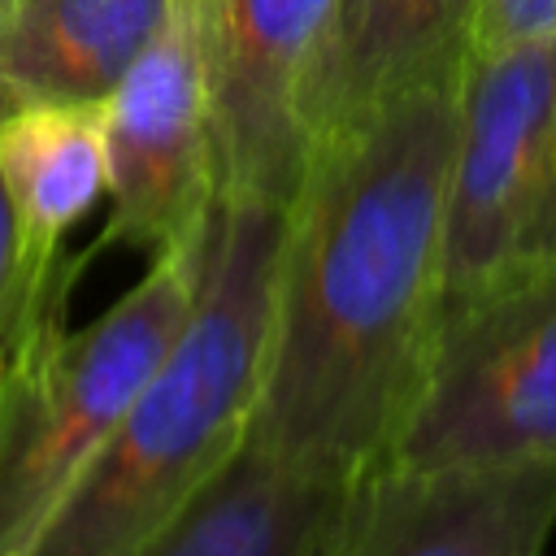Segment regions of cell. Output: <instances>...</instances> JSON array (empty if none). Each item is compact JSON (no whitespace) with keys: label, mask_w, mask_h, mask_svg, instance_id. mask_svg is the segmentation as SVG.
<instances>
[{"label":"cell","mask_w":556,"mask_h":556,"mask_svg":"<svg viewBox=\"0 0 556 556\" xmlns=\"http://www.w3.org/2000/svg\"><path fill=\"white\" fill-rule=\"evenodd\" d=\"M456 113L460 74L313 135L287 208L248 434L343 486L387 465L443 321Z\"/></svg>","instance_id":"cell-1"},{"label":"cell","mask_w":556,"mask_h":556,"mask_svg":"<svg viewBox=\"0 0 556 556\" xmlns=\"http://www.w3.org/2000/svg\"><path fill=\"white\" fill-rule=\"evenodd\" d=\"M287 208L213 204L195 304L30 556H135L243 443Z\"/></svg>","instance_id":"cell-2"},{"label":"cell","mask_w":556,"mask_h":556,"mask_svg":"<svg viewBox=\"0 0 556 556\" xmlns=\"http://www.w3.org/2000/svg\"><path fill=\"white\" fill-rule=\"evenodd\" d=\"M348 486L308 473L252 434L135 556H313Z\"/></svg>","instance_id":"cell-10"},{"label":"cell","mask_w":556,"mask_h":556,"mask_svg":"<svg viewBox=\"0 0 556 556\" xmlns=\"http://www.w3.org/2000/svg\"><path fill=\"white\" fill-rule=\"evenodd\" d=\"M104 152L109 222L91 252L126 248L156 261L204 239L217 204L204 0H182L109 91Z\"/></svg>","instance_id":"cell-6"},{"label":"cell","mask_w":556,"mask_h":556,"mask_svg":"<svg viewBox=\"0 0 556 556\" xmlns=\"http://www.w3.org/2000/svg\"><path fill=\"white\" fill-rule=\"evenodd\" d=\"M178 4L182 0H17L0 56V113L39 100H109Z\"/></svg>","instance_id":"cell-11"},{"label":"cell","mask_w":556,"mask_h":556,"mask_svg":"<svg viewBox=\"0 0 556 556\" xmlns=\"http://www.w3.org/2000/svg\"><path fill=\"white\" fill-rule=\"evenodd\" d=\"M339 0H204L217 195L291 208L308 165V91Z\"/></svg>","instance_id":"cell-7"},{"label":"cell","mask_w":556,"mask_h":556,"mask_svg":"<svg viewBox=\"0 0 556 556\" xmlns=\"http://www.w3.org/2000/svg\"><path fill=\"white\" fill-rule=\"evenodd\" d=\"M17 13V0H0V56H4V39H9V22Z\"/></svg>","instance_id":"cell-15"},{"label":"cell","mask_w":556,"mask_h":556,"mask_svg":"<svg viewBox=\"0 0 556 556\" xmlns=\"http://www.w3.org/2000/svg\"><path fill=\"white\" fill-rule=\"evenodd\" d=\"M200 248L204 239L148 261L143 278L78 330L70 308L43 317L13 352L0 378V556H30L104 452L195 304Z\"/></svg>","instance_id":"cell-3"},{"label":"cell","mask_w":556,"mask_h":556,"mask_svg":"<svg viewBox=\"0 0 556 556\" xmlns=\"http://www.w3.org/2000/svg\"><path fill=\"white\" fill-rule=\"evenodd\" d=\"M0 178L9 187L22 256L35 278H56L78 252L65 235L109 191L104 100H39L0 113Z\"/></svg>","instance_id":"cell-12"},{"label":"cell","mask_w":556,"mask_h":556,"mask_svg":"<svg viewBox=\"0 0 556 556\" xmlns=\"http://www.w3.org/2000/svg\"><path fill=\"white\" fill-rule=\"evenodd\" d=\"M4 369H9V361H0V378H4Z\"/></svg>","instance_id":"cell-16"},{"label":"cell","mask_w":556,"mask_h":556,"mask_svg":"<svg viewBox=\"0 0 556 556\" xmlns=\"http://www.w3.org/2000/svg\"><path fill=\"white\" fill-rule=\"evenodd\" d=\"M478 0H339L308 91L313 135L421 83L465 74Z\"/></svg>","instance_id":"cell-9"},{"label":"cell","mask_w":556,"mask_h":556,"mask_svg":"<svg viewBox=\"0 0 556 556\" xmlns=\"http://www.w3.org/2000/svg\"><path fill=\"white\" fill-rule=\"evenodd\" d=\"M539 35H556V0H478L473 52H495Z\"/></svg>","instance_id":"cell-14"},{"label":"cell","mask_w":556,"mask_h":556,"mask_svg":"<svg viewBox=\"0 0 556 556\" xmlns=\"http://www.w3.org/2000/svg\"><path fill=\"white\" fill-rule=\"evenodd\" d=\"M556 265V35L469 52L447 182V304Z\"/></svg>","instance_id":"cell-4"},{"label":"cell","mask_w":556,"mask_h":556,"mask_svg":"<svg viewBox=\"0 0 556 556\" xmlns=\"http://www.w3.org/2000/svg\"><path fill=\"white\" fill-rule=\"evenodd\" d=\"M556 460L395 469L348 486L313 556H543Z\"/></svg>","instance_id":"cell-8"},{"label":"cell","mask_w":556,"mask_h":556,"mask_svg":"<svg viewBox=\"0 0 556 556\" xmlns=\"http://www.w3.org/2000/svg\"><path fill=\"white\" fill-rule=\"evenodd\" d=\"M96 252H78L56 278H35L26 269L22 256V230H17V213L9 200V187L0 178V361H13V352L22 348V339L52 313L70 308L74 282L83 274V265Z\"/></svg>","instance_id":"cell-13"},{"label":"cell","mask_w":556,"mask_h":556,"mask_svg":"<svg viewBox=\"0 0 556 556\" xmlns=\"http://www.w3.org/2000/svg\"><path fill=\"white\" fill-rule=\"evenodd\" d=\"M556 460V265L443 308L395 469Z\"/></svg>","instance_id":"cell-5"}]
</instances>
